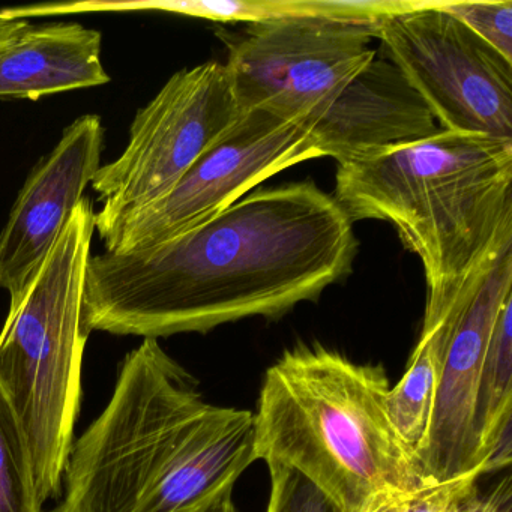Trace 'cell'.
Wrapping results in <instances>:
<instances>
[{
  "instance_id": "obj_1",
  "label": "cell",
  "mask_w": 512,
  "mask_h": 512,
  "mask_svg": "<svg viewBox=\"0 0 512 512\" xmlns=\"http://www.w3.org/2000/svg\"><path fill=\"white\" fill-rule=\"evenodd\" d=\"M353 223L313 181L260 188L157 247L91 256L89 332L170 337L278 319L352 272Z\"/></svg>"
},
{
  "instance_id": "obj_2",
  "label": "cell",
  "mask_w": 512,
  "mask_h": 512,
  "mask_svg": "<svg viewBox=\"0 0 512 512\" xmlns=\"http://www.w3.org/2000/svg\"><path fill=\"white\" fill-rule=\"evenodd\" d=\"M256 460L254 413L206 403L197 380L143 338L71 446L56 512H208Z\"/></svg>"
},
{
  "instance_id": "obj_3",
  "label": "cell",
  "mask_w": 512,
  "mask_h": 512,
  "mask_svg": "<svg viewBox=\"0 0 512 512\" xmlns=\"http://www.w3.org/2000/svg\"><path fill=\"white\" fill-rule=\"evenodd\" d=\"M334 199L419 257L428 328L512 253V139L437 130L377 149L338 164Z\"/></svg>"
},
{
  "instance_id": "obj_4",
  "label": "cell",
  "mask_w": 512,
  "mask_h": 512,
  "mask_svg": "<svg viewBox=\"0 0 512 512\" xmlns=\"http://www.w3.org/2000/svg\"><path fill=\"white\" fill-rule=\"evenodd\" d=\"M389 389L379 365L319 344L286 350L260 391L257 460L292 467L338 512H367L385 497L415 493L428 481L389 418Z\"/></svg>"
},
{
  "instance_id": "obj_5",
  "label": "cell",
  "mask_w": 512,
  "mask_h": 512,
  "mask_svg": "<svg viewBox=\"0 0 512 512\" xmlns=\"http://www.w3.org/2000/svg\"><path fill=\"white\" fill-rule=\"evenodd\" d=\"M95 209L85 197L28 283L10 296L0 329V383L25 433L41 503L62 491L91 332L83 320Z\"/></svg>"
},
{
  "instance_id": "obj_6",
  "label": "cell",
  "mask_w": 512,
  "mask_h": 512,
  "mask_svg": "<svg viewBox=\"0 0 512 512\" xmlns=\"http://www.w3.org/2000/svg\"><path fill=\"white\" fill-rule=\"evenodd\" d=\"M242 115L221 62L173 74L134 116L124 152L101 166L92 181L103 203L95 212L100 238L172 190Z\"/></svg>"
},
{
  "instance_id": "obj_7",
  "label": "cell",
  "mask_w": 512,
  "mask_h": 512,
  "mask_svg": "<svg viewBox=\"0 0 512 512\" xmlns=\"http://www.w3.org/2000/svg\"><path fill=\"white\" fill-rule=\"evenodd\" d=\"M242 112L274 110L311 122L376 59L374 23L290 17L221 34Z\"/></svg>"
},
{
  "instance_id": "obj_8",
  "label": "cell",
  "mask_w": 512,
  "mask_h": 512,
  "mask_svg": "<svg viewBox=\"0 0 512 512\" xmlns=\"http://www.w3.org/2000/svg\"><path fill=\"white\" fill-rule=\"evenodd\" d=\"M425 0L374 23L386 61L422 98L440 130L512 139V64Z\"/></svg>"
},
{
  "instance_id": "obj_9",
  "label": "cell",
  "mask_w": 512,
  "mask_h": 512,
  "mask_svg": "<svg viewBox=\"0 0 512 512\" xmlns=\"http://www.w3.org/2000/svg\"><path fill=\"white\" fill-rule=\"evenodd\" d=\"M322 158L313 122L259 107L248 110L184 176L101 241L110 253L157 247L196 229L272 176Z\"/></svg>"
},
{
  "instance_id": "obj_10",
  "label": "cell",
  "mask_w": 512,
  "mask_h": 512,
  "mask_svg": "<svg viewBox=\"0 0 512 512\" xmlns=\"http://www.w3.org/2000/svg\"><path fill=\"white\" fill-rule=\"evenodd\" d=\"M512 295V253L503 257L469 299L443 356L419 463L428 482L481 473L473 431L476 389L497 313Z\"/></svg>"
},
{
  "instance_id": "obj_11",
  "label": "cell",
  "mask_w": 512,
  "mask_h": 512,
  "mask_svg": "<svg viewBox=\"0 0 512 512\" xmlns=\"http://www.w3.org/2000/svg\"><path fill=\"white\" fill-rule=\"evenodd\" d=\"M104 127L100 116L83 115L32 170L0 232V289L16 295L32 277L85 199L101 167Z\"/></svg>"
},
{
  "instance_id": "obj_12",
  "label": "cell",
  "mask_w": 512,
  "mask_h": 512,
  "mask_svg": "<svg viewBox=\"0 0 512 512\" xmlns=\"http://www.w3.org/2000/svg\"><path fill=\"white\" fill-rule=\"evenodd\" d=\"M436 119L395 65L374 59L313 125L322 158L347 163L436 133Z\"/></svg>"
},
{
  "instance_id": "obj_13",
  "label": "cell",
  "mask_w": 512,
  "mask_h": 512,
  "mask_svg": "<svg viewBox=\"0 0 512 512\" xmlns=\"http://www.w3.org/2000/svg\"><path fill=\"white\" fill-rule=\"evenodd\" d=\"M103 35L80 23L31 26L0 53V100L37 101L110 82Z\"/></svg>"
},
{
  "instance_id": "obj_14",
  "label": "cell",
  "mask_w": 512,
  "mask_h": 512,
  "mask_svg": "<svg viewBox=\"0 0 512 512\" xmlns=\"http://www.w3.org/2000/svg\"><path fill=\"white\" fill-rule=\"evenodd\" d=\"M511 425L512 295L497 313L476 389L473 431L482 475L511 464Z\"/></svg>"
},
{
  "instance_id": "obj_15",
  "label": "cell",
  "mask_w": 512,
  "mask_h": 512,
  "mask_svg": "<svg viewBox=\"0 0 512 512\" xmlns=\"http://www.w3.org/2000/svg\"><path fill=\"white\" fill-rule=\"evenodd\" d=\"M481 283L466 290L436 323L421 329L418 346L410 356L406 373L394 388L389 389V418L401 440L418 455V460L427 437L434 395L439 385L449 337L461 310Z\"/></svg>"
},
{
  "instance_id": "obj_16",
  "label": "cell",
  "mask_w": 512,
  "mask_h": 512,
  "mask_svg": "<svg viewBox=\"0 0 512 512\" xmlns=\"http://www.w3.org/2000/svg\"><path fill=\"white\" fill-rule=\"evenodd\" d=\"M143 10L223 23H256L290 17L374 23L385 14L386 7L382 0H172L134 4V11Z\"/></svg>"
},
{
  "instance_id": "obj_17",
  "label": "cell",
  "mask_w": 512,
  "mask_h": 512,
  "mask_svg": "<svg viewBox=\"0 0 512 512\" xmlns=\"http://www.w3.org/2000/svg\"><path fill=\"white\" fill-rule=\"evenodd\" d=\"M0 512H43L25 433L0 383Z\"/></svg>"
},
{
  "instance_id": "obj_18",
  "label": "cell",
  "mask_w": 512,
  "mask_h": 512,
  "mask_svg": "<svg viewBox=\"0 0 512 512\" xmlns=\"http://www.w3.org/2000/svg\"><path fill=\"white\" fill-rule=\"evenodd\" d=\"M440 8L512 64V2H442Z\"/></svg>"
},
{
  "instance_id": "obj_19",
  "label": "cell",
  "mask_w": 512,
  "mask_h": 512,
  "mask_svg": "<svg viewBox=\"0 0 512 512\" xmlns=\"http://www.w3.org/2000/svg\"><path fill=\"white\" fill-rule=\"evenodd\" d=\"M271 478L266 512H338L334 503L305 476L280 463H266Z\"/></svg>"
},
{
  "instance_id": "obj_20",
  "label": "cell",
  "mask_w": 512,
  "mask_h": 512,
  "mask_svg": "<svg viewBox=\"0 0 512 512\" xmlns=\"http://www.w3.org/2000/svg\"><path fill=\"white\" fill-rule=\"evenodd\" d=\"M461 512H512L511 479L505 476L491 490L482 491L479 484L469 494Z\"/></svg>"
},
{
  "instance_id": "obj_21",
  "label": "cell",
  "mask_w": 512,
  "mask_h": 512,
  "mask_svg": "<svg viewBox=\"0 0 512 512\" xmlns=\"http://www.w3.org/2000/svg\"><path fill=\"white\" fill-rule=\"evenodd\" d=\"M31 26L29 20L8 19L0 13V53L16 43Z\"/></svg>"
},
{
  "instance_id": "obj_22",
  "label": "cell",
  "mask_w": 512,
  "mask_h": 512,
  "mask_svg": "<svg viewBox=\"0 0 512 512\" xmlns=\"http://www.w3.org/2000/svg\"><path fill=\"white\" fill-rule=\"evenodd\" d=\"M404 496H389L374 503L367 512H398Z\"/></svg>"
},
{
  "instance_id": "obj_23",
  "label": "cell",
  "mask_w": 512,
  "mask_h": 512,
  "mask_svg": "<svg viewBox=\"0 0 512 512\" xmlns=\"http://www.w3.org/2000/svg\"><path fill=\"white\" fill-rule=\"evenodd\" d=\"M208 512H238L236 511L235 503H233L232 496L226 497V499L221 500L218 505H215L214 508L209 509Z\"/></svg>"
}]
</instances>
